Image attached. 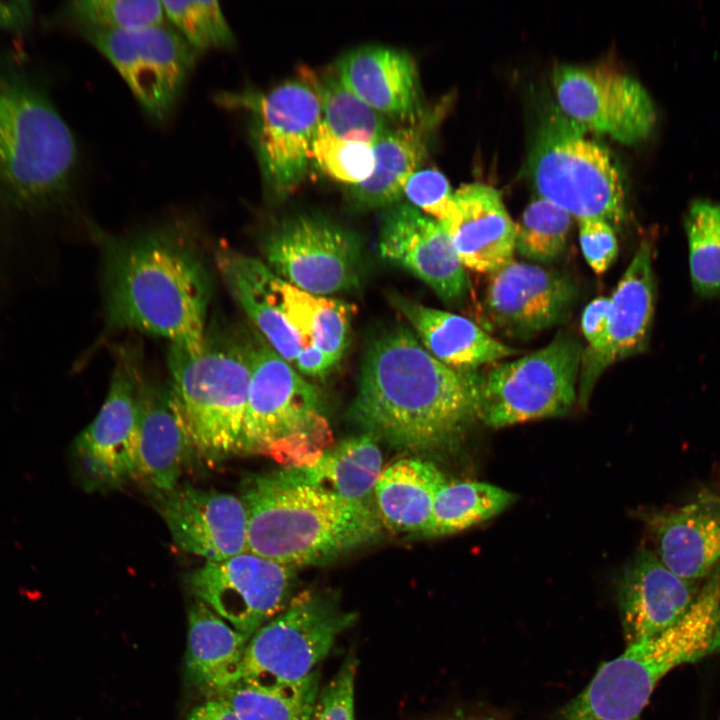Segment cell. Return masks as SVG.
<instances>
[{
  "label": "cell",
  "instance_id": "d6a6232c",
  "mask_svg": "<svg viewBox=\"0 0 720 720\" xmlns=\"http://www.w3.org/2000/svg\"><path fill=\"white\" fill-rule=\"evenodd\" d=\"M517 495L482 482L446 483L437 493L423 537L452 535L502 513Z\"/></svg>",
  "mask_w": 720,
  "mask_h": 720
},
{
  "label": "cell",
  "instance_id": "277c9868",
  "mask_svg": "<svg viewBox=\"0 0 720 720\" xmlns=\"http://www.w3.org/2000/svg\"><path fill=\"white\" fill-rule=\"evenodd\" d=\"M240 498L247 551L294 568L328 564L381 533L375 510L316 488L294 468L249 477Z\"/></svg>",
  "mask_w": 720,
  "mask_h": 720
},
{
  "label": "cell",
  "instance_id": "83f0119b",
  "mask_svg": "<svg viewBox=\"0 0 720 720\" xmlns=\"http://www.w3.org/2000/svg\"><path fill=\"white\" fill-rule=\"evenodd\" d=\"M442 471L420 458H403L382 470L374 492L375 509L382 524L396 533L422 536L435 497L446 484Z\"/></svg>",
  "mask_w": 720,
  "mask_h": 720
},
{
  "label": "cell",
  "instance_id": "d6986e66",
  "mask_svg": "<svg viewBox=\"0 0 720 720\" xmlns=\"http://www.w3.org/2000/svg\"><path fill=\"white\" fill-rule=\"evenodd\" d=\"M161 496L160 514L181 550L206 561L247 551V518L240 497L189 485Z\"/></svg>",
  "mask_w": 720,
  "mask_h": 720
},
{
  "label": "cell",
  "instance_id": "cb8c5ba5",
  "mask_svg": "<svg viewBox=\"0 0 720 720\" xmlns=\"http://www.w3.org/2000/svg\"><path fill=\"white\" fill-rule=\"evenodd\" d=\"M335 72L348 89L385 118L409 123L424 113L416 65L404 51L360 47L342 56Z\"/></svg>",
  "mask_w": 720,
  "mask_h": 720
},
{
  "label": "cell",
  "instance_id": "e0dca14e",
  "mask_svg": "<svg viewBox=\"0 0 720 720\" xmlns=\"http://www.w3.org/2000/svg\"><path fill=\"white\" fill-rule=\"evenodd\" d=\"M378 248L386 261L412 273L444 302L458 305L469 280L443 225L411 204H397L385 214Z\"/></svg>",
  "mask_w": 720,
  "mask_h": 720
},
{
  "label": "cell",
  "instance_id": "9a60e30c",
  "mask_svg": "<svg viewBox=\"0 0 720 720\" xmlns=\"http://www.w3.org/2000/svg\"><path fill=\"white\" fill-rule=\"evenodd\" d=\"M553 86L562 112L584 129L634 144L656 122V109L636 79L605 66L561 65Z\"/></svg>",
  "mask_w": 720,
  "mask_h": 720
},
{
  "label": "cell",
  "instance_id": "52a82bcc",
  "mask_svg": "<svg viewBox=\"0 0 720 720\" xmlns=\"http://www.w3.org/2000/svg\"><path fill=\"white\" fill-rule=\"evenodd\" d=\"M332 430L317 389L264 339H252L251 378L238 453L266 455L284 467L315 463Z\"/></svg>",
  "mask_w": 720,
  "mask_h": 720
},
{
  "label": "cell",
  "instance_id": "6da1fadb",
  "mask_svg": "<svg viewBox=\"0 0 720 720\" xmlns=\"http://www.w3.org/2000/svg\"><path fill=\"white\" fill-rule=\"evenodd\" d=\"M75 137L47 93L0 60V281L40 258V231L71 196Z\"/></svg>",
  "mask_w": 720,
  "mask_h": 720
},
{
  "label": "cell",
  "instance_id": "8fae6325",
  "mask_svg": "<svg viewBox=\"0 0 720 720\" xmlns=\"http://www.w3.org/2000/svg\"><path fill=\"white\" fill-rule=\"evenodd\" d=\"M356 619L334 592L310 589L294 595L249 638L240 682L272 688L304 679Z\"/></svg>",
  "mask_w": 720,
  "mask_h": 720
},
{
  "label": "cell",
  "instance_id": "d4e9b609",
  "mask_svg": "<svg viewBox=\"0 0 720 720\" xmlns=\"http://www.w3.org/2000/svg\"><path fill=\"white\" fill-rule=\"evenodd\" d=\"M194 449L171 385L144 380L137 452V477L160 494L177 486Z\"/></svg>",
  "mask_w": 720,
  "mask_h": 720
},
{
  "label": "cell",
  "instance_id": "b9f144b4",
  "mask_svg": "<svg viewBox=\"0 0 720 720\" xmlns=\"http://www.w3.org/2000/svg\"><path fill=\"white\" fill-rule=\"evenodd\" d=\"M403 194L410 204L442 221L452 206V192L446 177L436 169L416 171L407 181Z\"/></svg>",
  "mask_w": 720,
  "mask_h": 720
},
{
  "label": "cell",
  "instance_id": "4316f807",
  "mask_svg": "<svg viewBox=\"0 0 720 720\" xmlns=\"http://www.w3.org/2000/svg\"><path fill=\"white\" fill-rule=\"evenodd\" d=\"M249 638L197 600L189 610L186 673L208 699L221 698L241 681Z\"/></svg>",
  "mask_w": 720,
  "mask_h": 720
},
{
  "label": "cell",
  "instance_id": "ee69618b",
  "mask_svg": "<svg viewBox=\"0 0 720 720\" xmlns=\"http://www.w3.org/2000/svg\"><path fill=\"white\" fill-rule=\"evenodd\" d=\"M610 298L600 296L585 307L581 316V330L588 343L586 349H597L603 342L608 326Z\"/></svg>",
  "mask_w": 720,
  "mask_h": 720
},
{
  "label": "cell",
  "instance_id": "603a6c76",
  "mask_svg": "<svg viewBox=\"0 0 720 720\" xmlns=\"http://www.w3.org/2000/svg\"><path fill=\"white\" fill-rule=\"evenodd\" d=\"M140 368L135 352L119 353L103 405L73 442L107 464L123 480L137 477L144 382Z\"/></svg>",
  "mask_w": 720,
  "mask_h": 720
},
{
  "label": "cell",
  "instance_id": "7402d4cb",
  "mask_svg": "<svg viewBox=\"0 0 720 720\" xmlns=\"http://www.w3.org/2000/svg\"><path fill=\"white\" fill-rule=\"evenodd\" d=\"M452 201L439 222L465 268L490 274L514 259L516 223L496 189L465 184L453 192Z\"/></svg>",
  "mask_w": 720,
  "mask_h": 720
},
{
  "label": "cell",
  "instance_id": "5bb4252c",
  "mask_svg": "<svg viewBox=\"0 0 720 720\" xmlns=\"http://www.w3.org/2000/svg\"><path fill=\"white\" fill-rule=\"evenodd\" d=\"M295 582L296 568L249 551L206 561L188 576L197 600L248 638L288 605Z\"/></svg>",
  "mask_w": 720,
  "mask_h": 720
},
{
  "label": "cell",
  "instance_id": "7c38bea8",
  "mask_svg": "<svg viewBox=\"0 0 720 720\" xmlns=\"http://www.w3.org/2000/svg\"><path fill=\"white\" fill-rule=\"evenodd\" d=\"M267 267L299 290L328 297L358 286L357 237L320 216L297 215L277 223L263 241Z\"/></svg>",
  "mask_w": 720,
  "mask_h": 720
},
{
  "label": "cell",
  "instance_id": "1f68e13d",
  "mask_svg": "<svg viewBox=\"0 0 720 720\" xmlns=\"http://www.w3.org/2000/svg\"><path fill=\"white\" fill-rule=\"evenodd\" d=\"M217 265L231 296L259 330L262 338L292 366L301 341L276 307L264 286V262L224 248Z\"/></svg>",
  "mask_w": 720,
  "mask_h": 720
},
{
  "label": "cell",
  "instance_id": "f546056e",
  "mask_svg": "<svg viewBox=\"0 0 720 720\" xmlns=\"http://www.w3.org/2000/svg\"><path fill=\"white\" fill-rule=\"evenodd\" d=\"M382 466L378 440L362 433L329 446L312 465L294 469L316 488L376 511L374 492Z\"/></svg>",
  "mask_w": 720,
  "mask_h": 720
},
{
  "label": "cell",
  "instance_id": "7dc6e473",
  "mask_svg": "<svg viewBox=\"0 0 720 720\" xmlns=\"http://www.w3.org/2000/svg\"><path fill=\"white\" fill-rule=\"evenodd\" d=\"M186 720H239L228 703L220 698L207 699L194 707Z\"/></svg>",
  "mask_w": 720,
  "mask_h": 720
},
{
  "label": "cell",
  "instance_id": "9c48e42d",
  "mask_svg": "<svg viewBox=\"0 0 720 720\" xmlns=\"http://www.w3.org/2000/svg\"><path fill=\"white\" fill-rule=\"evenodd\" d=\"M584 130L568 117L552 116L531 152L530 175L540 198L571 216L618 223L625 211L620 171L605 148L583 136Z\"/></svg>",
  "mask_w": 720,
  "mask_h": 720
},
{
  "label": "cell",
  "instance_id": "ac0fdd59",
  "mask_svg": "<svg viewBox=\"0 0 720 720\" xmlns=\"http://www.w3.org/2000/svg\"><path fill=\"white\" fill-rule=\"evenodd\" d=\"M652 256L651 243L643 241L610 297L602 344L594 350L583 349L577 387V402L582 408L608 367L647 348L656 303Z\"/></svg>",
  "mask_w": 720,
  "mask_h": 720
},
{
  "label": "cell",
  "instance_id": "d590c367",
  "mask_svg": "<svg viewBox=\"0 0 720 720\" xmlns=\"http://www.w3.org/2000/svg\"><path fill=\"white\" fill-rule=\"evenodd\" d=\"M694 292L720 297V203L693 201L684 220Z\"/></svg>",
  "mask_w": 720,
  "mask_h": 720
},
{
  "label": "cell",
  "instance_id": "4fadbf2b",
  "mask_svg": "<svg viewBox=\"0 0 720 720\" xmlns=\"http://www.w3.org/2000/svg\"><path fill=\"white\" fill-rule=\"evenodd\" d=\"M78 33L112 63L143 109L157 120L172 112L199 54L165 23Z\"/></svg>",
  "mask_w": 720,
  "mask_h": 720
},
{
  "label": "cell",
  "instance_id": "60d3db41",
  "mask_svg": "<svg viewBox=\"0 0 720 720\" xmlns=\"http://www.w3.org/2000/svg\"><path fill=\"white\" fill-rule=\"evenodd\" d=\"M358 661L350 653L337 673L319 691L310 720H356L355 678Z\"/></svg>",
  "mask_w": 720,
  "mask_h": 720
},
{
  "label": "cell",
  "instance_id": "74e56055",
  "mask_svg": "<svg viewBox=\"0 0 720 720\" xmlns=\"http://www.w3.org/2000/svg\"><path fill=\"white\" fill-rule=\"evenodd\" d=\"M571 222L572 216L552 202L532 201L516 224V250L537 263L554 261L565 250Z\"/></svg>",
  "mask_w": 720,
  "mask_h": 720
},
{
  "label": "cell",
  "instance_id": "2e32d148",
  "mask_svg": "<svg viewBox=\"0 0 720 720\" xmlns=\"http://www.w3.org/2000/svg\"><path fill=\"white\" fill-rule=\"evenodd\" d=\"M577 297L566 273L513 259L489 274L483 309L499 332L527 339L566 320Z\"/></svg>",
  "mask_w": 720,
  "mask_h": 720
},
{
  "label": "cell",
  "instance_id": "bcb514c9",
  "mask_svg": "<svg viewBox=\"0 0 720 720\" xmlns=\"http://www.w3.org/2000/svg\"><path fill=\"white\" fill-rule=\"evenodd\" d=\"M336 363L323 351L313 345L301 348L293 367L301 375L322 377L326 375Z\"/></svg>",
  "mask_w": 720,
  "mask_h": 720
},
{
  "label": "cell",
  "instance_id": "44dd1931",
  "mask_svg": "<svg viewBox=\"0 0 720 720\" xmlns=\"http://www.w3.org/2000/svg\"><path fill=\"white\" fill-rule=\"evenodd\" d=\"M654 553L680 577L705 579L720 563V491L705 489L683 505L643 518Z\"/></svg>",
  "mask_w": 720,
  "mask_h": 720
},
{
  "label": "cell",
  "instance_id": "f1b7e54d",
  "mask_svg": "<svg viewBox=\"0 0 720 720\" xmlns=\"http://www.w3.org/2000/svg\"><path fill=\"white\" fill-rule=\"evenodd\" d=\"M263 282L302 347L313 345L336 364L348 345L352 307L332 297L315 296L275 275L265 264Z\"/></svg>",
  "mask_w": 720,
  "mask_h": 720
},
{
  "label": "cell",
  "instance_id": "ab89813d",
  "mask_svg": "<svg viewBox=\"0 0 720 720\" xmlns=\"http://www.w3.org/2000/svg\"><path fill=\"white\" fill-rule=\"evenodd\" d=\"M312 159L326 175L351 186L368 179L375 167L371 144L342 140L322 122L314 139Z\"/></svg>",
  "mask_w": 720,
  "mask_h": 720
},
{
  "label": "cell",
  "instance_id": "4dcf8cb0",
  "mask_svg": "<svg viewBox=\"0 0 720 720\" xmlns=\"http://www.w3.org/2000/svg\"><path fill=\"white\" fill-rule=\"evenodd\" d=\"M423 113L417 120L390 128L372 146L375 167L364 182L352 186V199L361 207L394 205L403 195L408 179L416 172L427 146L428 122Z\"/></svg>",
  "mask_w": 720,
  "mask_h": 720
},
{
  "label": "cell",
  "instance_id": "3957f363",
  "mask_svg": "<svg viewBox=\"0 0 720 720\" xmlns=\"http://www.w3.org/2000/svg\"><path fill=\"white\" fill-rule=\"evenodd\" d=\"M184 225L114 238L105 261V307L113 329L166 338L192 354L207 332L210 278Z\"/></svg>",
  "mask_w": 720,
  "mask_h": 720
},
{
  "label": "cell",
  "instance_id": "484cf974",
  "mask_svg": "<svg viewBox=\"0 0 720 720\" xmlns=\"http://www.w3.org/2000/svg\"><path fill=\"white\" fill-rule=\"evenodd\" d=\"M422 346L444 365L461 372L516 355L519 351L491 336L473 321L443 310L392 296Z\"/></svg>",
  "mask_w": 720,
  "mask_h": 720
},
{
  "label": "cell",
  "instance_id": "7bdbcfd3",
  "mask_svg": "<svg viewBox=\"0 0 720 720\" xmlns=\"http://www.w3.org/2000/svg\"><path fill=\"white\" fill-rule=\"evenodd\" d=\"M579 242L583 256L592 270L601 274L614 262L618 241L612 225L600 218L578 219Z\"/></svg>",
  "mask_w": 720,
  "mask_h": 720
},
{
  "label": "cell",
  "instance_id": "836d02e7",
  "mask_svg": "<svg viewBox=\"0 0 720 720\" xmlns=\"http://www.w3.org/2000/svg\"><path fill=\"white\" fill-rule=\"evenodd\" d=\"M317 668L299 681L272 688L240 682L220 699L239 720H310L320 687Z\"/></svg>",
  "mask_w": 720,
  "mask_h": 720
},
{
  "label": "cell",
  "instance_id": "30bf717a",
  "mask_svg": "<svg viewBox=\"0 0 720 720\" xmlns=\"http://www.w3.org/2000/svg\"><path fill=\"white\" fill-rule=\"evenodd\" d=\"M583 349L559 331L545 347L477 372L479 421L503 428L567 415L577 402Z\"/></svg>",
  "mask_w": 720,
  "mask_h": 720
},
{
  "label": "cell",
  "instance_id": "8d00e7d4",
  "mask_svg": "<svg viewBox=\"0 0 720 720\" xmlns=\"http://www.w3.org/2000/svg\"><path fill=\"white\" fill-rule=\"evenodd\" d=\"M62 14L76 32L134 30L163 24L166 18L162 2L155 0H76Z\"/></svg>",
  "mask_w": 720,
  "mask_h": 720
},
{
  "label": "cell",
  "instance_id": "ffe728a7",
  "mask_svg": "<svg viewBox=\"0 0 720 720\" xmlns=\"http://www.w3.org/2000/svg\"><path fill=\"white\" fill-rule=\"evenodd\" d=\"M700 580L678 576L653 550L642 547L623 570L617 602L626 644H632L675 625L694 602Z\"/></svg>",
  "mask_w": 720,
  "mask_h": 720
},
{
  "label": "cell",
  "instance_id": "f35d334b",
  "mask_svg": "<svg viewBox=\"0 0 720 720\" xmlns=\"http://www.w3.org/2000/svg\"><path fill=\"white\" fill-rule=\"evenodd\" d=\"M161 2L166 18L198 53L234 46V33L218 1Z\"/></svg>",
  "mask_w": 720,
  "mask_h": 720
},
{
  "label": "cell",
  "instance_id": "7a4b0ae2",
  "mask_svg": "<svg viewBox=\"0 0 720 720\" xmlns=\"http://www.w3.org/2000/svg\"><path fill=\"white\" fill-rule=\"evenodd\" d=\"M352 420L393 448L447 451L477 420V372L434 358L405 327L384 331L368 346L351 406Z\"/></svg>",
  "mask_w": 720,
  "mask_h": 720
},
{
  "label": "cell",
  "instance_id": "5b68a950",
  "mask_svg": "<svg viewBox=\"0 0 720 720\" xmlns=\"http://www.w3.org/2000/svg\"><path fill=\"white\" fill-rule=\"evenodd\" d=\"M720 652V595L701 591L668 630L627 645L552 720H637L671 670Z\"/></svg>",
  "mask_w": 720,
  "mask_h": 720
},
{
  "label": "cell",
  "instance_id": "ba28073f",
  "mask_svg": "<svg viewBox=\"0 0 720 720\" xmlns=\"http://www.w3.org/2000/svg\"><path fill=\"white\" fill-rule=\"evenodd\" d=\"M287 80L265 93L223 91L219 104L249 117V133L265 185L276 197L293 192L304 180L322 122L314 72Z\"/></svg>",
  "mask_w": 720,
  "mask_h": 720
},
{
  "label": "cell",
  "instance_id": "f6af8a7d",
  "mask_svg": "<svg viewBox=\"0 0 720 720\" xmlns=\"http://www.w3.org/2000/svg\"><path fill=\"white\" fill-rule=\"evenodd\" d=\"M34 8L25 0L0 1V30L25 32L32 24Z\"/></svg>",
  "mask_w": 720,
  "mask_h": 720
},
{
  "label": "cell",
  "instance_id": "e575fe53",
  "mask_svg": "<svg viewBox=\"0 0 720 720\" xmlns=\"http://www.w3.org/2000/svg\"><path fill=\"white\" fill-rule=\"evenodd\" d=\"M321 101L322 123L345 141L373 145L390 128L386 118L368 106L340 80L334 71L314 73Z\"/></svg>",
  "mask_w": 720,
  "mask_h": 720
},
{
  "label": "cell",
  "instance_id": "8992f818",
  "mask_svg": "<svg viewBox=\"0 0 720 720\" xmlns=\"http://www.w3.org/2000/svg\"><path fill=\"white\" fill-rule=\"evenodd\" d=\"M252 340L206 332L192 354L170 345V385L194 450L208 460L238 453L251 378Z\"/></svg>",
  "mask_w": 720,
  "mask_h": 720
}]
</instances>
